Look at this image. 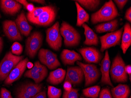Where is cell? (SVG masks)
<instances>
[{
    "label": "cell",
    "instance_id": "6da1fadb",
    "mask_svg": "<svg viewBox=\"0 0 131 98\" xmlns=\"http://www.w3.org/2000/svg\"><path fill=\"white\" fill-rule=\"evenodd\" d=\"M118 15L117 9L112 0L106 2L97 12L92 14L91 20L93 24L110 21Z\"/></svg>",
    "mask_w": 131,
    "mask_h": 98
},
{
    "label": "cell",
    "instance_id": "7a4b0ae2",
    "mask_svg": "<svg viewBox=\"0 0 131 98\" xmlns=\"http://www.w3.org/2000/svg\"><path fill=\"white\" fill-rule=\"evenodd\" d=\"M23 59V56H15L10 51L6 54L0 62V81L5 80L11 71Z\"/></svg>",
    "mask_w": 131,
    "mask_h": 98
},
{
    "label": "cell",
    "instance_id": "3957f363",
    "mask_svg": "<svg viewBox=\"0 0 131 98\" xmlns=\"http://www.w3.org/2000/svg\"><path fill=\"white\" fill-rule=\"evenodd\" d=\"M61 35L64 39V44L67 47L77 46L79 44L81 36L78 32L69 24L63 21L60 29Z\"/></svg>",
    "mask_w": 131,
    "mask_h": 98
},
{
    "label": "cell",
    "instance_id": "277c9868",
    "mask_svg": "<svg viewBox=\"0 0 131 98\" xmlns=\"http://www.w3.org/2000/svg\"><path fill=\"white\" fill-rule=\"evenodd\" d=\"M125 64L120 55L118 54L113 61L110 71L111 78L115 82H125L128 75L125 71Z\"/></svg>",
    "mask_w": 131,
    "mask_h": 98
},
{
    "label": "cell",
    "instance_id": "5b68a950",
    "mask_svg": "<svg viewBox=\"0 0 131 98\" xmlns=\"http://www.w3.org/2000/svg\"><path fill=\"white\" fill-rule=\"evenodd\" d=\"M46 34V42L49 46L55 50H59L62 45L59 22H57L53 26L48 29Z\"/></svg>",
    "mask_w": 131,
    "mask_h": 98
},
{
    "label": "cell",
    "instance_id": "8992f818",
    "mask_svg": "<svg viewBox=\"0 0 131 98\" xmlns=\"http://www.w3.org/2000/svg\"><path fill=\"white\" fill-rule=\"evenodd\" d=\"M42 36L38 31L34 32L27 39L26 42V52L30 58H34L42 44Z\"/></svg>",
    "mask_w": 131,
    "mask_h": 98
},
{
    "label": "cell",
    "instance_id": "52a82bcc",
    "mask_svg": "<svg viewBox=\"0 0 131 98\" xmlns=\"http://www.w3.org/2000/svg\"><path fill=\"white\" fill-rule=\"evenodd\" d=\"M123 29V27H122L116 31L108 33L100 37L101 45V52H103L105 50L111 47L120 45Z\"/></svg>",
    "mask_w": 131,
    "mask_h": 98
},
{
    "label": "cell",
    "instance_id": "ba28073f",
    "mask_svg": "<svg viewBox=\"0 0 131 98\" xmlns=\"http://www.w3.org/2000/svg\"><path fill=\"white\" fill-rule=\"evenodd\" d=\"M42 88V84H23L17 89L15 98H31L41 91Z\"/></svg>",
    "mask_w": 131,
    "mask_h": 98
},
{
    "label": "cell",
    "instance_id": "9c48e42d",
    "mask_svg": "<svg viewBox=\"0 0 131 98\" xmlns=\"http://www.w3.org/2000/svg\"><path fill=\"white\" fill-rule=\"evenodd\" d=\"M48 70L46 66L41 64L39 61L35 63L34 67L25 73L24 77L33 79L35 84H39L47 77Z\"/></svg>",
    "mask_w": 131,
    "mask_h": 98
},
{
    "label": "cell",
    "instance_id": "30bf717a",
    "mask_svg": "<svg viewBox=\"0 0 131 98\" xmlns=\"http://www.w3.org/2000/svg\"><path fill=\"white\" fill-rule=\"evenodd\" d=\"M38 57L40 62L50 70L56 69L61 66L57 55L50 50L41 49L39 51Z\"/></svg>",
    "mask_w": 131,
    "mask_h": 98
},
{
    "label": "cell",
    "instance_id": "8fae6325",
    "mask_svg": "<svg viewBox=\"0 0 131 98\" xmlns=\"http://www.w3.org/2000/svg\"><path fill=\"white\" fill-rule=\"evenodd\" d=\"M56 15V9L55 7L48 6L47 9L32 23L40 26H48L54 22Z\"/></svg>",
    "mask_w": 131,
    "mask_h": 98
},
{
    "label": "cell",
    "instance_id": "7c38bea8",
    "mask_svg": "<svg viewBox=\"0 0 131 98\" xmlns=\"http://www.w3.org/2000/svg\"><path fill=\"white\" fill-rule=\"evenodd\" d=\"M28 61V58L20 61L11 71L8 77L5 80V84L9 85L19 80L26 69V65Z\"/></svg>",
    "mask_w": 131,
    "mask_h": 98
},
{
    "label": "cell",
    "instance_id": "4fadbf2b",
    "mask_svg": "<svg viewBox=\"0 0 131 98\" xmlns=\"http://www.w3.org/2000/svg\"><path fill=\"white\" fill-rule=\"evenodd\" d=\"M3 29L6 36L12 40L23 39L20 32L15 22L11 20H6L3 22Z\"/></svg>",
    "mask_w": 131,
    "mask_h": 98
},
{
    "label": "cell",
    "instance_id": "5bb4252c",
    "mask_svg": "<svg viewBox=\"0 0 131 98\" xmlns=\"http://www.w3.org/2000/svg\"><path fill=\"white\" fill-rule=\"evenodd\" d=\"M79 51L84 60L89 63H99L103 57L100 51L93 47L82 48Z\"/></svg>",
    "mask_w": 131,
    "mask_h": 98
},
{
    "label": "cell",
    "instance_id": "9a60e30c",
    "mask_svg": "<svg viewBox=\"0 0 131 98\" xmlns=\"http://www.w3.org/2000/svg\"><path fill=\"white\" fill-rule=\"evenodd\" d=\"M65 81H68L74 85L79 84L84 79V73L79 66L68 67Z\"/></svg>",
    "mask_w": 131,
    "mask_h": 98
},
{
    "label": "cell",
    "instance_id": "2e32d148",
    "mask_svg": "<svg viewBox=\"0 0 131 98\" xmlns=\"http://www.w3.org/2000/svg\"><path fill=\"white\" fill-rule=\"evenodd\" d=\"M111 61L110 59L108 51H106L105 56L103 60L101 61V71L102 74V78L101 83L104 84H107L113 87V85L112 84L110 76Z\"/></svg>",
    "mask_w": 131,
    "mask_h": 98
},
{
    "label": "cell",
    "instance_id": "e0dca14e",
    "mask_svg": "<svg viewBox=\"0 0 131 98\" xmlns=\"http://www.w3.org/2000/svg\"><path fill=\"white\" fill-rule=\"evenodd\" d=\"M0 5L4 13L11 15L18 13L22 8L20 4L12 0H1L0 1Z\"/></svg>",
    "mask_w": 131,
    "mask_h": 98
},
{
    "label": "cell",
    "instance_id": "ac0fdd59",
    "mask_svg": "<svg viewBox=\"0 0 131 98\" xmlns=\"http://www.w3.org/2000/svg\"><path fill=\"white\" fill-rule=\"evenodd\" d=\"M15 23L19 31L22 35L26 37L29 36L32 30V27L28 23L23 12H22L18 16L15 20Z\"/></svg>",
    "mask_w": 131,
    "mask_h": 98
},
{
    "label": "cell",
    "instance_id": "d6986e66",
    "mask_svg": "<svg viewBox=\"0 0 131 98\" xmlns=\"http://www.w3.org/2000/svg\"><path fill=\"white\" fill-rule=\"evenodd\" d=\"M61 59L65 65H74L76 61L81 60V56L78 53L74 51L70 50H63L61 53Z\"/></svg>",
    "mask_w": 131,
    "mask_h": 98
},
{
    "label": "cell",
    "instance_id": "ffe728a7",
    "mask_svg": "<svg viewBox=\"0 0 131 98\" xmlns=\"http://www.w3.org/2000/svg\"><path fill=\"white\" fill-rule=\"evenodd\" d=\"M122 36L121 48L124 54H125L131 45V27L130 24L127 23L124 27Z\"/></svg>",
    "mask_w": 131,
    "mask_h": 98
},
{
    "label": "cell",
    "instance_id": "44dd1931",
    "mask_svg": "<svg viewBox=\"0 0 131 98\" xmlns=\"http://www.w3.org/2000/svg\"><path fill=\"white\" fill-rule=\"evenodd\" d=\"M66 75V70L62 68H58L50 73L47 82L51 84H59L64 81Z\"/></svg>",
    "mask_w": 131,
    "mask_h": 98
},
{
    "label": "cell",
    "instance_id": "7402d4cb",
    "mask_svg": "<svg viewBox=\"0 0 131 98\" xmlns=\"http://www.w3.org/2000/svg\"><path fill=\"white\" fill-rule=\"evenodd\" d=\"M82 26L84 28V34L86 37V40L84 42V45L88 46H97L99 40L97 35L86 24H82Z\"/></svg>",
    "mask_w": 131,
    "mask_h": 98
},
{
    "label": "cell",
    "instance_id": "603a6c76",
    "mask_svg": "<svg viewBox=\"0 0 131 98\" xmlns=\"http://www.w3.org/2000/svg\"><path fill=\"white\" fill-rule=\"evenodd\" d=\"M118 20L114 19L106 23L99 24L95 27L96 32L98 33L114 32L118 27Z\"/></svg>",
    "mask_w": 131,
    "mask_h": 98
},
{
    "label": "cell",
    "instance_id": "cb8c5ba5",
    "mask_svg": "<svg viewBox=\"0 0 131 98\" xmlns=\"http://www.w3.org/2000/svg\"><path fill=\"white\" fill-rule=\"evenodd\" d=\"M114 98H128L130 90L127 85L119 84L111 90Z\"/></svg>",
    "mask_w": 131,
    "mask_h": 98
},
{
    "label": "cell",
    "instance_id": "d4e9b609",
    "mask_svg": "<svg viewBox=\"0 0 131 98\" xmlns=\"http://www.w3.org/2000/svg\"><path fill=\"white\" fill-rule=\"evenodd\" d=\"M77 9V26H80L82 25L85 23H88L89 20V15L84 10L80 4L75 1V2Z\"/></svg>",
    "mask_w": 131,
    "mask_h": 98
},
{
    "label": "cell",
    "instance_id": "484cf974",
    "mask_svg": "<svg viewBox=\"0 0 131 98\" xmlns=\"http://www.w3.org/2000/svg\"><path fill=\"white\" fill-rule=\"evenodd\" d=\"M75 1L87 9L91 11L96 9L101 3V1L99 0H78Z\"/></svg>",
    "mask_w": 131,
    "mask_h": 98
},
{
    "label": "cell",
    "instance_id": "4316f807",
    "mask_svg": "<svg viewBox=\"0 0 131 98\" xmlns=\"http://www.w3.org/2000/svg\"><path fill=\"white\" fill-rule=\"evenodd\" d=\"M100 75V73L97 68L84 75L85 78V86H88L96 82Z\"/></svg>",
    "mask_w": 131,
    "mask_h": 98
},
{
    "label": "cell",
    "instance_id": "83f0119b",
    "mask_svg": "<svg viewBox=\"0 0 131 98\" xmlns=\"http://www.w3.org/2000/svg\"><path fill=\"white\" fill-rule=\"evenodd\" d=\"M100 90L101 87L100 86L95 85L83 90L82 92L83 95L86 97L97 98L98 97Z\"/></svg>",
    "mask_w": 131,
    "mask_h": 98
},
{
    "label": "cell",
    "instance_id": "f1b7e54d",
    "mask_svg": "<svg viewBox=\"0 0 131 98\" xmlns=\"http://www.w3.org/2000/svg\"><path fill=\"white\" fill-rule=\"evenodd\" d=\"M47 7L48 6L35 8V9L33 12L32 13H28L27 14V17L28 20L32 23L47 9Z\"/></svg>",
    "mask_w": 131,
    "mask_h": 98
},
{
    "label": "cell",
    "instance_id": "f546056e",
    "mask_svg": "<svg viewBox=\"0 0 131 98\" xmlns=\"http://www.w3.org/2000/svg\"><path fill=\"white\" fill-rule=\"evenodd\" d=\"M77 64L81 68L84 73V75L91 73L95 69H97V67L94 64H84L82 63L79 61H77Z\"/></svg>",
    "mask_w": 131,
    "mask_h": 98
},
{
    "label": "cell",
    "instance_id": "4dcf8cb0",
    "mask_svg": "<svg viewBox=\"0 0 131 98\" xmlns=\"http://www.w3.org/2000/svg\"><path fill=\"white\" fill-rule=\"evenodd\" d=\"M62 94V91L55 87L49 85L48 89V98H60Z\"/></svg>",
    "mask_w": 131,
    "mask_h": 98
},
{
    "label": "cell",
    "instance_id": "1f68e13d",
    "mask_svg": "<svg viewBox=\"0 0 131 98\" xmlns=\"http://www.w3.org/2000/svg\"><path fill=\"white\" fill-rule=\"evenodd\" d=\"M23 48L19 43L15 42L12 46V53L19 56L23 52Z\"/></svg>",
    "mask_w": 131,
    "mask_h": 98
},
{
    "label": "cell",
    "instance_id": "d6a6232c",
    "mask_svg": "<svg viewBox=\"0 0 131 98\" xmlns=\"http://www.w3.org/2000/svg\"><path fill=\"white\" fill-rule=\"evenodd\" d=\"M79 90L72 88L69 92L64 91L63 93V98H78V91Z\"/></svg>",
    "mask_w": 131,
    "mask_h": 98
},
{
    "label": "cell",
    "instance_id": "836d02e7",
    "mask_svg": "<svg viewBox=\"0 0 131 98\" xmlns=\"http://www.w3.org/2000/svg\"><path fill=\"white\" fill-rule=\"evenodd\" d=\"M99 98H113L109 89L108 88H103L100 92Z\"/></svg>",
    "mask_w": 131,
    "mask_h": 98
},
{
    "label": "cell",
    "instance_id": "e575fe53",
    "mask_svg": "<svg viewBox=\"0 0 131 98\" xmlns=\"http://www.w3.org/2000/svg\"><path fill=\"white\" fill-rule=\"evenodd\" d=\"M11 96L12 95L10 91L4 88H1L0 94V98H8Z\"/></svg>",
    "mask_w": 131,
    "mask_h": 98
},
{
    "label": "cell",
    "instance_id": "d590c367",
    "mask_svg": "<svg viewBox=\"0 0 131 98\" xmlns=\"http://www.w3.org/2000/svg\"><path fill=\"white\" fill-rule=\"evenodd\" d=\"M114 2L116 4L118 8L121 10H122L124 6H125L128 1L127 0H115Z\"/></svg>",
    "mask_w": 131,
    "mask_h": 98
},
{
    "label": "cell",
    "instance_id": "8d00e7d4",
    "mask_svg": "<svg viewBox=\"0 0 131 98\" xmlns=\"http://www.w3.org/2000/svg\"><path fill=\"white\" fill-rule=\"evenodd\" d=\"M63 88L64 89L65 91L68 92L70 91L71 89H72L71 83L68 81L64 82V83L63 84Z\"/></svg>",
    "mask_w": 131,
    "mask_h": 98
},
{
    "label": "cell",
    "instance_id": "74e56055",
    "mask_svg": "<svg viewBox=\"0 0 131 98\" xmlns=\"http://www.w3.org/2000/svg\"><path fill=\"white\" fill-rule=\"evenodd\" d=\"M46 91L45 90H43L42 91H41L39 92V93L35 95L31 98H46Z\"/></svg>",
    "mask_w": 131,
    "mask_h": 98
},
{
    "label": "cell",
    "instance_id": "f35d334b",
    "mask_svg": "<svg viewBox=\"0 0 131 98\" xmlns=\"http://www.w3.org/2000/svg\"><path fill=\"white\" fill-rule=\"evenodd\" d=\"M125 18L130 23L131 22V8H129L127 10L125 15Z\"/></svg>",
    "mask_w": 131,
    "mask_h": 98
},
{
    "label": "cell",
    "instance_id": "ab89813d",
    "mask_svg": "<svg viewBox=\"0 0 131 98\" xmlns=\"http://www.w3.org/2000/svg\"><path fill=\"white\" fill-rule=\"evenodd\" d=\"M26 8L29 12V13H32L35 9L34 6L32 4H28L26 6Z\"/></svg>",
    "mask_w": 131,
    "mask_h": 98
},
{
    "label": "cell",
    "instance_id": "60d3db41",
    "mask_svg": "<svg viewBox=\"0 0 131 98\" xmlns=\"http://www.w3.org/2000/svg\"><path fill=\"white\" fill-rule=\"evenodd\" d=\"M125 71L126 74H128L129 75H131V66L130 65L126 66L125 67Z\"/></svg>",
    "mask_w": 131,
    "mask_h": 98
},
{
    "label": "cell",
    "instance_id": "b9f144b4",
    "mask_svg": "<svg viewBox=\"0 0 131 98\" xmlns=\"http://www.w3.org/2000/svg\"><path fill=\"white\" fill-rule=\"evenodd\" d=\"M16 1L18 3H19L20 4H23L25 8L26 6L28 4L27 1H26V0H17Z\"/></svg>",
    "mask_w": 131,
    "mask_h": 98
},
{
    "label": "cell",
    "instance_id": "7bdbcfd3",
    "mask_svg": "<svg viewBox=\"0 0 131 98\" xmlns=\"http://www.w3.org/2000/svg\"><path fill=\"white\" fill-rule=\"evenodd\" d=\"M31 2H35V3H38L39 4H45V1H43V0H34V1H29Z\"/></svg>",
    "mask_w": 131,
    "mask_h": 98
},
{
    "label": "cell",
    "instance_id": "ee69618b",
    "mask_svg": "<svg viewBox=\"0 0 131 98\" xmlns=\"http://www.w3.org/2000/svg\"><path fill=\"white\" fill-rule=\"evenodd\" d=\"M3 41L2 38L0 37V53L3 50Z\"/></svg>",
    "mask_w": 131,
    "mask_h": 98
},
{
    "label": "cell",
    "instance_id": "f6af8a7d",
    "mask_svg": "<svg viewBox=\"0 0 131 98\" xmlns=\"http://www.w3.org/2000/svg\"><path fill=\"white\" fill-rule=\"evenodd\" d=\"M34 66L33 63H31V62H28L27 64V65H26V67H27L28 68H29V69H31L34 67Z\"/></svg>",
    "mask_w": 131,
    "mask_h": 98
},
{
    "label": "cell",
    "instance_id": "bcb514c9",
    "mask_svg": "<svg viewBox=\"0 0 131 98\" xmlns=\"http://www.w3.org/2000/svg\"><path fill=\"white\" fill-rule=\"evenodd\" d=\"M8 98H13V97H12V96H9Z\"/></svg>",
    "mask_w": 131,
    "mask_h": 98
},
{
    "label": "cell",
    "instance_id": "7dc6e473",
    "mask_svg": "<svg viewBox=\"0 0 131 98\" xmlns=\"http://www.w3.org/2000/svg\"><path fill=\"white\" fill-rule=\"evenodd\" d=\"M1 17V14H0V18Z\"/></svg>",
    "mask_w": 131,
    "mask_h": 98
},
{
    "label": "cell",
    "instance_id": "c3c4849f",
    "mask_svg": "<svg viewBox=\"0 0 131 98\" xmlns=\"http://www.w3.org/2000/svg\"><path fill=\"white\" fill-rule=\"evenodd\" d=\"M83 98V97H81V98Z\"/></svg>",
    "mask_w": 131,
    "mask_h": 98
}]
</instances>
